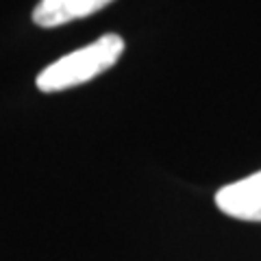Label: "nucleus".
I'll return each mask as SVG.
<instances>
[{
  "label": "nucleus",
  "instance_id": "nucleus-1",
  "mask_svg": "<svg viewBox=\"0 0 261 261\" xmlns=\"http://www.w3.org/2000/svg\"><path fill=\"white\" fill-rule=\"evenodd\" d=\"M122 53H124V39L116 33L102 35L89 46L61 57V59L48 65L44 72H39L37 89L53 94L83 85L94 76L102 74L105 70H109L111 65H116Z\"/></svg>",
  "mask_w": 261,
  "mask_h": 261
},
{
  "label": "nucleus",
  "instance_id": "nucleus-2",
  "mask_svg": "<svg viewBox=\"0 0 261 261\" xmlns=\"http://www.w3.org/2000/svg\"><path fill=\"white\" fill-rule=\"evenodd\" d=\"M216 205L231 218L261 222V172L222 187L216 194Z\"/></svg>",
  "mask_w": 261,
  "mask_h": 261
},
{
  "label": "nucleus",
  "instance_id": "nucleus-3",
  "mask_svg": "<svg viewBox=\"0 0 261 261\" xmlns=\"http://www.w3.org/2000/svg\"><path fill=\"white\" fill-rule=\"evenodd\" d=\"M111 3L113 0H39L33 11V22L42 29L61 27V24L87 18Z\"/></svg>",
  "mask_w": 261,
  "mask_h": 261
}]
</instances>
